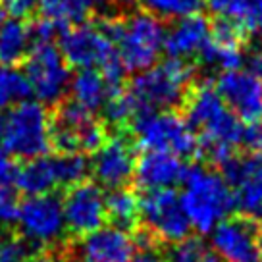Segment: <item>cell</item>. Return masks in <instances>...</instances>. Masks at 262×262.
I'll use <instances>...</instances> for the list:
<instances>
[{
	"mask_svg": "<svg viewBox=\"0 0 262 262\" xmlns=\"http://www.w3.org/2000/svg\"><path fill=\"white\" fill-rule=\"evenodd\" d=\"M183 118L199 139V156L220 168L235 155L243 122L220 97L212 81H193L181 102Z\"/></svg>",
	"mask_w": 262,
	"mask_h": 262,
	"instance_id": "obj_1",
	"label": "cell"
},
{
	"mask_svg": "<svg viewBox=\"0 0 262 262\" xmlns=\"http://www.w3.org/2000/svg\"><path fill=\"white\" fill-rule=\"evenodd\" d=\"M100 25L114 41L123 68L133 74H141L158 62L164 52L162 21L145 10L129 16H100Z\"/></svg>",
	"mask_w": 262,
	"mask_h": 262,
	"instance_id": "obj_2",
	"label": "cell"
},
{
	"mask_svg": "<svg viewBox=\"0 0 262 262\" xmlns=\"http://www.w3.org/2000/svg\"><path fill=\"white\" fill-rule=\"evenodd\" d=\"M181 205L185 208L191 228L199 233H210L222 220L231 216L235 196L218 170L193 166L183 180Z\"/></svg>",
	"mask_w": 262,
	"mask_h": 262,
	"instance_id": "obj_3",
	"label": "cell"
},
{
	"mask_svg": "<svg viewBox=\"0 0 262 262\" xmlns=\"http://www.w3.org/2000/svg\"><path fill=\"white\" fill-rule=\"evenodd\" d=\"M193 81L195 68L191 62L168 58L135 75L125 91L135 100L141 114L162 112L180 106Z\"/></svg>",
	"mask_w": 262,
	"mask_h": 262,
	"instance_id": "obj_4",
	"label": "cell"
},
{
	"mask_svg": "<svg viewBox=\"0 0 262 262\" xmlns=\"http://www.w3.org/2000/svg\"><path fill=\"white\" fill-rule=\"evenodd\" d=\"M58 49L70 68L77 70H98L104 75L122 74L123 64L114 41L98 19L72 25L60 31Z\"/></svg>",
	"mask_w": 262,
	"mask_h": 262,
	"instance_id": "obj_5",
	"label": "cell"
},
{
	"mask_svg": "<svg viewBox=\"0 0 262 262\" xmlns=\"http://www.w3.org/2000/svg\"><path fill=\"white\" fill-rule=\"evenodd\" d=\"M135 147L143 152H170L181 160L199 156V139L187 125L185 118L173 110L145 112L135 118L129 131Z\"/></svg>",
	"mask_w": 262,
	"mask_h": 262,
	"instance_id": "obj_6",
	"label": "cell"
},
{
	"mask_svg": "<svg viewBox=\"0 0 262 262\" xmlns=\"http://www.w3.org/2000/svg\"><path fill=\"white\" fill-rule=\"evenodd\" d=\"M108 139V127L72 98L54 104L50 116V148L58 155L97 152Z\"/></svg>",
	"mask_w": 262,
	"mask_h": 262,
	"instance_id": "obj_7",
	"label": "cell"
},
{
	"mask_svg": "<svg viewBox=\"0 0 262 262\" xmlns=\"http://www.w3.org/2000/svg\"><path fill=\"white\" fill-rule=\"evenodd\" d=\"M2 147L14 158L33 160L49 155L50 116L41 102L25 100L6 114Z\"/></svg>",
	"mask_w": 262,
	"mask_h": 262,
	"instance_id": "obj_8",
	"label": "cell"
},
{
	"mask_svg": "<svg viewBox=\"0 0 262 262\" xmlns=\"http://www.w3.org/2000/svg\"><path fill=\"white\" fill-rule=\"evenodd\" d=\"M16 224L19 228V235L39 251L60 249L64 245V235L68 229L64 222L62 199H58L54 193L27 196L17 206Z\"/></svg>",
	"mask_w": 262,
	"mask_h": 262,
	"instance_id": "obj_9",
	"label": "cell"
},
{
	"mask_svg": "<svg viewBox=\"0 0 262 262\" xmlns=\"http://www.w3.org/2000/svg\"><path fill=\"white\" fill-rule=\"evenodd\" d=\"M139 226L160 245L183 241L193 229L181 205V196L173 189L147 191L139 196Z\"/></svg>",
	"mask_w": 262,
	"mask_h": 262,
	"instance_id": "obj_10",
	"label": "cell"
},
{
	"mask_svg": "<svg viewBox=\"0 0 262 262\" xmlns=\"http://www.w3.org/2000/svg\"><path fill=\"white\" fill-rule=\"evenodd\" d=\"M24 74L41 104H58L70 91V66L52 42L33 47L24 62Z\"/></svg>",
	"mask_w": 262,
	"mask_h": 262,
	"instance_id": "obj_11",
	"label": "cell"
},
{
	"mask_svg": "<svg viewBox=\"0 0 262 262\" xmlns=\"http://www.w3.org/2000/svg\"><path fill=\"white\" fill-rule=\"evenodd\" d=\"M62 210L70 239H81L104 226L106 195L95 180H83L66 189Z\"/></svg>",
	"mask_w": 262,
	"mask_h": 262,
	"instance_id": "obj_12",
	"label": "cell"
},
{
	"mask_svg": "<svg viewBox=\"0 0 262 262\" xmlns=\"http://www.w3.org/2000/svg\"><path fill=\"white\" fill-rule=\"evenodd\" d=\"M218 172L233 191L235 208L262 226V152H235Z\"/></svg>",
	"mask_w": 262,
	"mask_h": 262,
	"instance_id": "obj_13",
	"label": "cell"
},
{
	"mask_svg": "<svg viewBox=\"0 0 262 262\" xmlns=\"http://www.w3.org/2000/svg\"><path fill=\"white\" fill-rule=\"evenodd\" d=\"M137 150L135 143L127 131H116L108 135L102 147L93 152L91 158V172L100 187L120 189L125 187L135 173L137 164Z\"/></svg>",
	"mask_w": 262,
	"mask_h": 262,
	"instance_id": "obj_14",
	"label": "cell"
},
{
	"mask_svg": "<svg viewBox=\"0 0 262 262\" xmlns=\"http://www.w3.org/2000/svg\"><path fill=\"white\" fill-rule=\"evenodd\" d=\"M58 254L81 262H131L135 245L129 233L118 228H102L81 239H70V243L58 249Z\"/></svg>",
	"mask_w": 262,
	"mask_h": 262,
	"instance_id": "obj_15",
	"label": "cell"
},
{
	"mask_svg": "<svg viewBox=\"0 0 262 262\" xmlns=\"http://www.w3.org/2000/svg\"><path fill=\"white\" fill-rule=\"evenodd\" d=\"M260 224L243 214H231L210 231L214 253L224 262H260Z\"/></svg>",
	"mask_w": 262,
	"mask_h": 262,
	"instance_id": "obj_16",
	"label": "cell"
},
{
	"mask_svg": "<svg viewBox=\"0 0 262 262\" xmlns=\"http://www.w3.org/2000/svg\"><path fill=\"white\" fill-rule=\"evenodd\" d=\"M216 89L229 110L243 123L262 118V79L253 72H224L218 77Z\"/></svg>",
	"mask_w": 262,
	"mask_h": 262,
	"instance_id": "obj_17",
	"label": "cell"
},
{
	"mask_svg": "<svg viewBox=\"0 0 262 262\" xmlns=\"http://www.w3.org/2000/svg\"><path fill=\"white\" fill-rule=\"evenodd\" d=\"M187 166L180 156L170 152H156L147 150L137 158L133 181L143 193L147 191H160V189H173L183 183Z\"/></svg>",
	"mask_w": 262,
	"mask_h": 262,
	"instance_id": "obj_18",
	"label": "cell"
},
{
	"mask_svg": "<svg viewBox=\"0 0 262 262\" xmlns=\"http://www.w3.org/2000/svg\"><path fill=\"white\" fill-rule=\"evenodd\" d=\"M208 41H210V21L199 12L178 19L172 25V29L166 31L164 52L168 58L189 62L191 58H196L203 52Z\"/></svg>",
	"mask_w": 262,
	"mask_h": 262,
	"instance_id": "obj_19",
	"label": "cell"
},
{
	"mask_svg": "<svg viewBox=\"0 0 262 262\" xmlns=\"http://www.w3.org/2000/svg\"><path fill=\"white\" fill-rule=\"evenodd\" d=\"M116 2L120 0H41L37 10L41 17L52 21L62 31L66 27L89 21L91 14L104 16V12Z\"/></svg>",
	"mask_w": 262,
	"mask_h": 262,
	"instance_id": "obj_20",
	"label": "cell"
},
{
	"mask_svg": "<svg viewBox=\"0 0 262 262\" xmlns=\"http://www.w3.org/2000/svg\"><path fill=\"white\" fill-rule=\"evenodd\" d=\"M14 185L27 196L54 193L56 189H60L56 168H54V158L45 155L39 158H33V160H25L24 166L17 170Z\"/></svg>",
	"mask_w": 262,
	"mask_h": 262,
	"instance_id": "obj_21",
	"label": "cell"
},
{
	"mask_svg": "<svg viewBox=\"0 0 262 262\" xmlns=\"http://www.w3.org/2000/svg\"><path fill=\"white\" fill-rule=\"evenodd\" d=\"M70 93L74 102L93 114L102 110L108 98L118 95L98 70H77V74L70 81Z\"/></svg>",
	"mask_w": 262,
	"mask_h": 262,
	"instance_id": "obj_22",
	"label": "cell"
},
{
	"mask_svg": "<svg viewBox=\"0 0 262 262\" xmlns=\"http://www.w3.org/2000/svg\"><path fill=\"white\" fill-rule=\"evenodd\" d=\"M33 49L31 29L25 19L8 17L0 21V66L16 68Z\"/></svg>",
	"mask_w": 262,
	"mask_h": 262,
	"instance_id": "obj_23",
	"label": "cell"
},
{
	"mask_svg": "<svg viewBox=\"0 0 262 262\" xmlns=\"http://www.w3.org/2000/svg\"><path fill=\"white\" fill-rule=\"evenodd\" d=\"M106 220L112 228L133 233L139 228V195L125 187L108 191Z\"/></svg>",
	"mask_w": 262,
	"mask_h": 262,
	"instance_id": "obj_24",
	"label": "cell"
},
{
	"mask_svg": "<svg viewBox=\"0 0 262 262\" xmlns=\"http://www.w3.org/2000/svg\"><path fill=\"white\" fill-rule=\"evenodd\" d=\"M31 85L24 72L10 66H0V110L17 106L31 97Z\"/></svg>",
	"mask_w": 262,
	"mask_h": 262,
	"instance_id": "obj_25",
	"label": "cell"
},
{
	"mask_svg": "<svg viewBox=\"0 0 262 262\" xmlns=\"http://www.w3.org/2000/svg\"><path fill=\"white\" fill-rule=\"evenodd\" d=\"M196 62L203 64L208 70H218V72H231V70H239L243 64V49L237 47H229V45H222V42L210 41L206 42L203 52L196 56Z\"/></svg>",
	"mask_w": 262,
	"mask_h": 262,
	"instance_id": "obj_26",
	"label": "cell"
},
{
	"mask_svg": "<svg viewBox=\"0 0 262 262\" xmlns=\"http://www.w3.org/2000/svg\"><path fill=\"white\" fill-rule=\"evenodd\" d=\"M145 12L158 19H181V17L199 14L205 0H137Z\"/></svg>",
	"mask_w": 262,
	"mask_h": 262,
	"instance_id": "obj_27",
	"label": "cell"
},
{
	"mask_svg": "<svg viewBox=\"0 0 262 262\" xmlns=\"http://www.w3.org/2000/svg\"><path fill=\"white\" fill-rule=\"evenodd\" d=\"M52 158H54V168H56L60 189H68L83 181L91 170V164L87 162L85 155H79V152H72V155H58L56 152Z\"/></svg>",
	"mask_w": 262,
	"mask_h": 262,
	"instance_id": "obj_28",
	"label": "cell"
},
{
	"mask_svg": "<svg viewBox=\"0 0 262 262\" xmlns=\"http://www.w3.org/2000/svg\"><path fill=\"white\" fill-rule=\"evenodd\" d=\"M206 251L208 249L203 243V239L189 235L183 241L168 245V249L164 251V258L166 262H203Z\"/></svg>",
	"mask_w": 262,
	"mask_h": 262,
	"instance_id": "obj_29",
	"label": "cell"
},
{
	"mask_svg": "<svg viewBox=\"0 0 262 262\" xmlns=\"http://www.w3.org/2000/svg\"><path fill=\"white\" fill-rule=\"evenodd\" d=\"M239 147H243L247 152H262V118L243 123Z\"/></svg>",
	"mask_w": 262,
	"mask_h": 262,
	"instance_id": "obj_30",
	"label": "cell"
},
{
	"mask_svg": "<svg viewBox=\"0 0 262 262\" xmlns=\"http://www.w3.org/2000/svg\"><path fill=\"white\" fill-rule=\"evenodd\" d=\"M17 201L8 187H0V228L16 224L17 218Z\"/></svg>",
	"mask_w": 262,
	"mask_h": 262,
	"instance_id": "obj_31",
	"label": "cell"
},
{
	"mask_svg": "<svg viewBox=\"0 0 262 262\" xmlns=\"http://www.w3.org/2000/svg\"><path fill=\"white\" fill-rule=\"evenodd\" d=\"M39 2L41 0H0V6L6 14H10V17L27 19L39 8Z\"/></svg>",
	"mask_w": 262,
	"mask_h": 262,
	"instance_id": "obj_32",
	"label": "cell"
},
{
	"mask_svg": "<svg viewBox=\"0 0 262 262\" xmlns=\"http://www.w3.org/2000/svg\"><path fill=\"white\" fill-rule=\"evenodd\" d=\"M29 29H31V39H33V47L35 45H45V42H52V39L56 37L58 27L52 21L45 19V17H39L35 19L33 24H29Z\"/></svg>",
	"mask_w": 262,
	"mask_h": 262,
	"instance_id": "obj_33",
	"label": "cell"
},
{
	"mask_svg": "<svg viewBox=\"0 0 262 262\" xmlns=\"http://www.w3.org/2000/svg\"><path fill=\"white\" fill-rule=\"evenodd\" d=\"M17 162L6 148L0 145V187H8L16 181L17 176Z\"/></svg>",
	"mask_w": 262,
	"mask_h": 262,
	"instance_id": "obj_34",
	"label": "cell"
},
{
	"mask_svg": "<svg viewBox=\"0 0 262 262\" xmlns=\"http://www.w3.org/2000/svg\"><path fill=\"white\" fill-rule=\"evenodd\" d=\"M131 262H166V258L160 249H152V251H139Z\"/></svg>",
	"mask_w": 262,
	"mask_h": 262,
	"instance_id": "obj_35",
	"label": "cell"
},
{
	"mask_svg": "<svg viewBox=\"0 0 262 262\" xmlns=\"http://www.w3.org/2000/svg\"><path fill=\"white\" fill-rule=\"evenodd\" d=\"M24 262H58V256L54 251H39L31 254L29 258H25Z\"/></svg>",
	"mask_w": 262,
	"mask_h": 262,
	"instance_id": "obj_36",
	"label": "cell"
},
{
	"mask_svg": "<svg viewBox=\"0 0 262 262\" xmlns=\"http://www.w3.org/2000/svg\"><path fill=\"white\" fill-rule=\"evenodd\" d=\"M249 64H251V72H253L256 77H260L262 79V50H256L251 60H249Z\"/></svg>",
	"mask_w": 262,
	"mask_h": 262,
	"instance_id": "obj_37",
	"label": "cell"
},
{
	"mask_svg": "<svg viewBox=\"0 0 262 262\" xmlns=\"http://www.w3.org/2000/svg\"><path fill=\"white\" fill-rule=\"evenodd\" d=\"M203 262H224V260H222V258L216 253H212V251H206Z\"/></svg>",
	"mask_w": 262,
	"mask_h": 262,
	"instance_id": "obj_38",
	"label": "cell"
},
{
	"mask_svg": "<svg viewBox=\"0 0 262 262\" xmlns=\"http://www.w3.org/2000/svg\"><path fill=\"white\" fill-rule=\"evenodd\" d=\"M4 127H6V114H4V110H0V141L4 135Z\"/></svg>",
	"mask_w": 262,
	"mask_h": 262,
	"instance_id": "obj_39",
	"label": "cell"
},
{
	"mask_svg": "<svg viewBox=\"0 0 262 262\" xmlns=\"http://www.w3.org/2000/svg\"><path fill=\"white\" fill-rule=\"evenodd\" d=\"M258 251H260V262H262V228H260V235H258Z\"/></svg>",
	"mask_w": 262,
	"mask_h": 262,
	"instance_id": "obj_40",
	"label": "cell"
},
{
	"mask_svg": "<svg viewBox=\"0 0 262 262\" xmlns=\"http://www.w3.org/2000/svg\"><path fill=\"white\" fill-rule=\"evenodd\" d=\"M4 19V10H2V6H0V21Z\"/></svg>",
	"mask_w": 262,
	"mask_h": 262,
	"instance_id": "obj_41",
	"label": "cell"
},
{
	"mask_svg": "<svg viewBox=\"0 0 262 262\" xmlns=\"http://www.w3.org/2000/svg\"><path fill=\"white\" fill-rule=\"evenodd\" d=\"M260 33H262V31H260Z\"/></svg>",
	"mask_w": 262,
	"mask_h": 262,
	"instance_id": "obj_42",
	"label": "cell"
}]
</instances>
